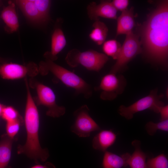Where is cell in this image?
<instances>
[{
  "label": "cell",
  "mask_w": 168,
  "mask_h": 168,
  "mask_svg": "<svg viewBox=\"0 0 168 168\" xmlns=\"http://www.w3.org/2000/svg\"><path fill=\"white\" fill-rule=\"evenodd\" d=\"M124 77L122 75L109 73L102 78L99 86L94 90L100 91V97L102 100L112 101L121 94L126 85Z\"/></svg>",
  "instance_id": "cell-7"
},
{
  "label": "cell",
  "mask_w": 168,
  "mask_h": 168,
  "mask_svg": "<svg viewBox=\"0 0 168 168\" xmlns=\"http://www.w3.org/2000/svg\"><path fill=\"white\" fill-rule=\"evenodd\" d=\"M121 44L115 40L105 41L102 45V50L104 54L116 60L119 55L121 48Z\"/></svg>",
  "instance_id": "cell-21"
},
{
  "label": "cell",
  "mask_w": 168,
  "mask_h": 168,
  "mask_svg": "<svg viewBox=\"0 0 168 168\" xmlns=\"http://www.w3.org/2000/svg\"><path fill=\"white\" fill-rule=\"evenodd\" d=\"M31 168H56V167L52 163L47 162L43 165H36Z\"/></svg>",
  "instance_id": "cell-29"
},
{
  "label": "cell",
  "mask_w": 168,
  "mask_h": 168,
  "mask_svg": "<svg viewBox=\"0 0 168 168\" xmlns=\"http://www.w3.org/2000/svg\"><path fill=\"white\" fill-rule=\"evenodd\" d=\"M146 164L147 168H168V159L163 154L154 157L148 158Z\"/></svg>",
  "instance_id": "cell-23"
},
{
  "label": "cell",
  "mask_w": 168,
  "mask_h": 168,
  "mask_svg": "<svg viewBox=\"0 0 168 168\" xmlns=\"http://www.w3.org/2000/svg\"><path fill=\"white\" fill-rule=\"evenodd\" d=\"M46 23L50 19L49 12L51 1L49 0H32Z\"/></svg>",
  "instance_id": "cell-22"
},
{
  "label": "cell",
  "mask_w": 168,
  "mask_h": 168,
  "mask_svg": "<svg viewBox=\"0 0 168 168\" xmlns=\"http://www.w3.org/2000/svg\"><path fill=\"white\" fill-rule=\"evenodd\" d=\"M2 4V1H0V7H1Z\"/></svg>",
  "instance_id": "cell-32"
},
{
  "label": "cell",
  "mask_w": 168,
  "mask_h": 168,
  "mask_svg": "<svg viewBox=\"0 0 168 168\" xmlns=\"http://www.w3.org/2000/svg\"><path fill=\"white\" fill-rule=\"evenodd\" d=\"M26 18L34 23L46 24L32 0L14 1Z\"/></svg>",
  "instance_id": "cell-14"
},
{
  "label": "cell",
  "mask_w": 168,
  "mask_h": 168,
  "mask_svg": "<svg viewBox=\"0 0 168 168\" xmlns=\"http://www.w3.org/2000/svg\"><path fill=\"white\" fill-rule=\"evenodd\" d=\"M5 62V60L4 59L0 57V63Z\"/></svg>",
  "instance_id": "cell-31"
},
{
  "label": "cell",
  "mask_w": 168,
  "mask_h": 168,
  "mask_svg": "<svg viewBox=\"0 0 168 168\" xmlns=\"http://www.w3.org/2000/svg\"><path fill=\"white\" fill-rule=\"evenodd\" d=\"M92 27L93 29L89 35V38L98 45L103 44L107 35V27L104 22L99 20L95 21Z\"/></svg>",
  "instance_id": "cell-20"
},
{
  "label": "cell",
  "mask_w": 168,
  "mask_h": 168,
  "mask_svg": "<svg viewBox=\"0 0 168 168\" xmlns=\"http://www.w3.org/2000/svg\"><path fill=\"white\" fill-rule=\"evenodd\" d=\"M116 138V135L113 131L102 130L94 137L92 141V147L95 150L105 152L114 143Z\"/></svg>",
  "instance_id": "cell-16"
},
{
  "label": "cell",
  "mask_w": 168,
  "mask_h": 168,
  "mask_svg": "<svg viewBox=\"0 0 168 168\" xmlns=\"http://www.w3.org/2000/svg\"><path fill=\"white\" fill-rule=\"evenodd\" d=\"M38 67L39 72L41 75H45L51 72L66 86L74 89L76 94H82L86 99L92 96L91 86L73 72L47 59L41 61Z\"/></svg>",
  "instance_id": "cell-3"
},
{
  "label": "cell",
  "mask_w": 168,
  "mask_h": 168,
  "mask_svg": "<svg viewBox=\"0 0 168 168\" xmlns=\"http://www.w3.org/2000/svg\"><path fill=\"white\" fill-rule=\"evenodd\" d=\"M67 64L72 68L81 65L87 69L99 72L109 60L104 54L93 50L81 52L74 49L68 51L65 57Z\"/></svg>",
  "instance_id": "cell-4"
},
{
  "label": "cell",
  "mask_w": 168,
  "mask_h": 168,
  "mask_svg": "<svg viewBox=\"0 0 168 168\" xmlns=\"http://www.w3.org/2000/svg\"><path fill=\"white\" fill-rule=\"evenodd\" d=\"M88 107L85 105L73 113L75 121L71 130L79 137H89L91 132L100 129L98 125L90 115Z\"/></svg>",
  "instance_id": "cell-8"
},
{
  "label": "cell",
  "mask_w": 168,
  "mask_h": 168,
  "mask_svg": "<svg viewBox=\"0 0 168 168\" xmlns=\"http://www.w3.org/2000/svg\"><path fill=\"white\" fill-rule=\"evenodd\" d=\"M164 97L163 94H158V89L151 91L148 95L141 98L128 106L122 105L118 110L119 114L126 119H132L136 113L144 110L150 109L159 113L160 108L164 105L161 100Z\"/></svg>",
  "instance_id": "cell-5"
},
{
  "label": "cell",
  "mask_w": 168,
  "mask_h": 168,
  "mask_svg": "<svg viewBox=\"0 0 168 168\" xmlns=\"http://www.w3.org/2000/svg\"><path fill=\"white\" fill-rule=\"evenodd\" d=\"M14 138L6 134L3 135L0 141V168H6L11 155L12 147Z\"/></svg>",
  "instance_id": "cell-19"
},
{
  "label": "cell",
  "mask_w": 168,
  "mask_h": 168,
  "mask_svg": "<svg viewBox=\"0 0 168 168\" xmlns=\"http://www.w3.org/2000/svg\"><path fill=\"white\" fill-rule=\"evenodd\" d=\"M145 128L147 133L151 136L154 135L157 130L168 132V119L158 123L149 122L145 125Z\"/></svg>",
  "instance_id": "cell-24"
},
{
  "label": "cell",
  "mask_w": 168,
  "mask_h": 168,
  "mask_svg": "<svg viewBox=\"0 0 168 168\" xmlns=\"http://www.w3.org/2000/svg\"><path fill=\"white\" fill-rule=\"evenodd\" d=\"M126 35L119 55L110 73L116 74L119 72L130 61L142 52L139 36L133 32Z\"/></svg>",
  "instance_id": "cell-6"
},
{
  "label": "cell",
  "mask_w": 168,
  "mask_h": 168,
  "mask_svg": "<svg viewBox=\"0 0 168 168\" xmlns=\"http://www.w3.org/2000/svg\"><path fill=\"white\" fill-rule=\"evenodd\" d=\"M117 19L116 36L120 35H126L133 32L135 25L133 7L122 12Z\"/></svg>",
  "instance_id": "cell-15"
},
{
  "label": "cell",
  "mask_w": 168,
  "mask_h": 168,
  "mask_svg": "<svg viewBox=\"0 0 168 168\" xmlns=\"http://www.w3.org/2000/svg\"><path fill=\"white\" fill-rule=\"evenodd\" d=\"M14 1H9L8 5L3 7L1 17L5 24L4 29L7 33L11 34L16 31L19 25Z\"/></svg>",
  "instance_id": "cell-12"
},
{
  "label": "cell",
  "mask_w": 168,
  "mask_h": 168,
  "mask_svg": "<svg viewBox=\"0 0 168 168\" xmlns=\"http://www.w3.org/2000/svg\"><path fill=\"white\" fill-rule=\"evenodd\" d=\"M67 43L66 40L61 29L56 28L51 35L50 50L44 54L45 59L54 61L58 58L57 55L63 49Z\"/></svg>",
  "instance_id": "cell-13"
},
{
  "label": "cell",
  "mask_w": 168,
  "mask_h": 168,
  "mask_svg": "<svg viewBox=\"0 0 168 168\" xmlns=\"http://www.w3.org/2000/svg\"><path fill=\"white\" fill-rule=\"evenodd\" d=\"M161 115V121L168 119V105H164L161 106L159 110Z\"/></svg>",
  "instance_id": "cell-28"
},
{
  "label": "cell",
  "mask_w": 168,
  "mask_h": 168,
  "mask_svg": "<svg viewBox=\"0 0 168 168\" xmlns=\"http://www.w3.org/2000/svg\"><path fill=\"white\" fill-rule=\"evenodd\" d=\"M4 106L0 103V116L1 115V114Z\"/></svg>",
  "instance_id": "cell-30"
},
{
  "label": "cell",
  "mask_w": 168,
  "mask_h": 168,
  "mask_svg": "<svg viewBox=\"0 0 168 168\" xmlns=\"http://www.w3.org/2000/svg\"><path fill=\"white\" fill-rule=\"evenodd\" d=\"M27 91L24 121L27 138L26 143L19 145L18 154L26 155L36 163L45 161L49 156L48 150L42 148L39 137V116L38 111L30 92L27 81H25Z\"/></svg>",
  "instance_id": "cell-2"
},
{
  "label": "cell",
  "mask_w": 168,
  "mask_h": 168,
  "mask_svg": "<svg viewBox=\"0 0 168 168\" xmlns=\"http://www.w3.org/2000/svg\"><path fill=\"white\" fill-rule=\"evenodd\" d=\"M86 8L89 18L95 21L99 20L100 17L113 19L117 18L118 11L111 1H101L98 4L92 2L88 5Z\"/></svg>",
  "instance_id": "cell-11"
},
{
  "label": "cell",
  "mask_w": 168,
  "mask_h": 168,
  "mask_svg": "<svg viewBox=\"0 0 168 168\" xmlns=\"http://www.w3.org/2000/svg\"><path fill=\"white\" fill-rule=\"evenodd\" d=\"M140 42L147 58L166 68L168 56V1H161L142 26Z\"/></svg>",
  "instance_id": "cell-1"
},
{
  "label": "cell",
  "mask_w": 168,
  "mask_h": 168,
  "mask_svg": "<svg viewBox=\"0 0 168 168\" xmlns=\"http://www.w3.org/2000/svg\"><path fill=\"white\" fill-rule=\"evenodd\" d=\"M134 151L130 156L128 165L131 168H147V155L141 148V142L138 140H134L132 142Z\"/></svg>",
  "instance_id": "cell-18"
},
{
  "label": "cell",
  "mask_w": 168,
  "mask_h": 168,
  "mask_svg": "<svg viewBox=\"0 0 168 168\" xmlns=\"http://www.w3.org/2000/svg\"><path fill=\"white\" fill-rule=\"evenodd\" d=\"M35 84L38 104L44 105L47 108L46 115L53 118L59 117L63 115L66 112V108L57 104L55 96L52 90L42 83L37 82Z\"/></svg>",
  "instance_id": "cell-9"
},
{
  "label": "cell",
  "mask_w": 168,
  "mask_h": 168,
  "mask_svg": "<svg viewBox=\"0 0 168 168\" xmlns=\"http://www.w3.org/2000/svg\"><path fill=\"white\" fill-rule=\"evenodd\" d=\"M1 116L7 122L19 121L22 122V118L18 111L12 106H4Z\"/></svg>",
  "instance_id": "cell-25"
},
{
  "label": "cell",
  "mask_w": 168,
  "mask_h": 168,
  "mask_svg": "<svg viewBox=\"0 0 168 168\" xmlns=\"http://www.w3.org/2000/svg\"><path fill=\"white\" fill-rule=\"evenodd\" d=\"M131 155L126 153L121 156L106 151L102 161L103 168H121L128 166Z\"/></svg>",
  "instance_id": "cell-17"
},
{
  "label": "cell",
  "mask_w": 168,
  "mask_h": 168,
  "mask_svg": "<svg viewBox=\"0 0 168 168\" xmlns=\"http://www.w3.org/2000/svg\"><path fill=\"white\" fill-rule=\"evenodd\" d=\"M39 72L38 66L33 62L25 65L6 62L0 63V76L4 79H19L27 76L33 77Z\"/></svg>",
  "instance_id": "cell-10"
},
{
  "label": "cell",
  "mask_w": 168,
  "mask_h": 168,
  "mask_svg": "<svg viewBox=\"0 0 168 168\" xmlns=\"http://www.w3.org/2000/svg\"><path fill=\"white\" fill-rule=\"evenodd\" d=\"M21 123L19 121H15L7 123L6 130L7 134L9 137L14 138L19 130Z\"/></svg>",
  "instance_id": "cell-26"
},
{
  "label": "cell",
  "mask_w": 168,
  "mask_h": 168,
  "mask_svg": "<svg viewBox=\"0 0 168 168\" xmlns=\"http://www.w3.org/2000/svg\"><path fill=\"white\" fill-rule=\"evenodd\" d=\"M111 2L117 11L122 12L127 9L129 1L128 0H114Z\"/></svg>",
  "instance_id": "cell-27"
}]
</instances>
